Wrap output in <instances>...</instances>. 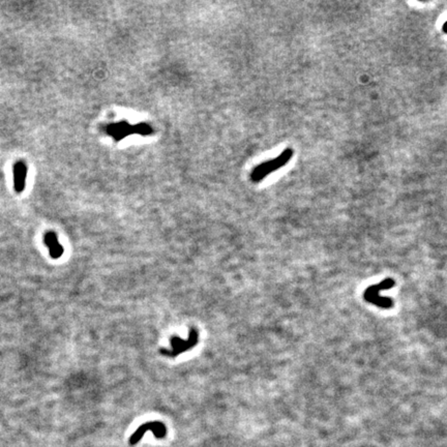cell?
<instances>
[{
	"label": "cell",
	"mask_w": 447,
	"mask_h": 447,
	"mask_svg": "<svg viewBox=\"0 0 447 447\" xmlns=\"http://www.w3.org/2000/svg\"><path fill=\"white\" fill-rule=\"evenodd\" d=\"M293 154H294L293 149L287 148L275 159L267 160V162H264L259 166L255 167L251 173V181L255 184L260 183L272 172H275L283 168L293 157Z\"/></svg>",
	"instance_id": "cell-1"
},
{
	"label": "cell",
	"mask_w": 447,
	"mask_h": 447,
	"mask_svg": "<svg viewBox=\"0 0 447 447\" xmlns=\"http://www.w3.org/2000/svg\"><path fill=\"white\" fill-rule=\"evenodd\" d=\"M396 282L392 279H385L378 285H373L366 290L364 293V297L366 301L373 303L382 309H391L393 307V300L390 297H383L380 295L382 290H389L395 287Z\"/></svg>",
	"instance_id": "cell-2"
},
{
	"label": "cell",
	"mask_w": 447,
	"mask_h": 447,
	"mask_svg": "<svg viewBox=\"0 0 447 447\" xmlns=\"http://www.w3.org/2000/svg\"><path fill=\"white\" fill-rule=\"evenodd\" d=\"M148 431L152 432L154 437L157 439H163L167 436V427L163 422L150 421V422H146L144 424L140 425L137 428V431L130 438V444L136 445L138 442L141 441L143 436H144L145 433Z\"/></svg>",
	"instance_id": "cell-3"
},
{
	"label": "cell",
	"mask_w": 447,
	"mask_h": 447,
	"mask_svg": "<svg viewBox=\"0 0 447 447\" xmlns=\"http://www.w3.org/2000/svg\"><path fill=\"white\" fill-rule=\"evenodd\" d=\"M106 133L111 136L116 142H119L123 138L136 134L135 126H132L128 121H119L117 123H111L106 127Z\"/></svg>",
	"instance_id": "cell-4"
},
{
	"label": "cell",
	"mask_w": 447,
	"mask_h": 447,
	"mask_svg": "<svg viewBox=\"0 0 447 447\" xmlns=\"http://www.w3.org/2000/svg\"><path fill=\"white\" fill-rule=\"evenodd\" d=\"M44 242L49 248V253L52 259H59L63 252V246L58 242L57 235L53 231H49L44 236Z\"/></svg>",
	"instance_id": "cell-5"
},
{
	"label": "cell",
	"mask_w": 447,
	"mask_h": 447,
	"mask_svg": "<svg viewBox=\"0 0 447 447\" xmlns=\"http://www.w3.org/2000/svg\"><path fill=\"white\" fill-rule=\"evenodd\" d=\"M27 167L23 162H17L14 166V185L17 193H22L26 186Z\"/></svg>",
	"instance_id": "cell-6"
},
{
	"label": "cell",
	"mask_w": 447,
	"mask_h": 447,
	"mask_svg": "<svg viewBox=\"0 0 447 447\" xmlns=\"http://www.w3.org/2000/svg\"><path fill=\"white\" fill-rule=\"evenodd\" d=\"M196 342H197V332L195 330H194L193 337H192V339L189 343L185 342V341H182V339L178 338V337H173L172 341H171V344H172L173 349H176V351L173 353V355H177L178 353L184 352V351L190 349V347L194 346L196 344Z\"/></svg>",
	"instance_id": "cell-7"
},
{
	"label": "cell",
	"mask_w": 447,
	"mask_h": 447,
	"mask_svg": "<svg viewBox=\"0 0 447 447\" xmlns=\"http://www.w3.org/2000/svg\"><path fill=\"white\" fill-rule=\"evenodd\" d=\"M135 132L141 136H151L154 133V129L146 122H140L135 124Z\"/></svg>",
	"instance_id": "cell-8"
},
{
	"label": "cell",
	"mask_w": 447,
	"mask_h": 447,
	"mask_svg": "<svg viewBox=\"0 0 447 447\" xmlns=\"http://www.w3.org/2000/svg\"><path fill=\"white\" fill-rule=\"evenodd\" d=\"M442 30H443V32L444 33H446L447 34V21L443 24V27H442Z\"/></svg>",
	"instance_id": "cell-9"
}]
</instances>
